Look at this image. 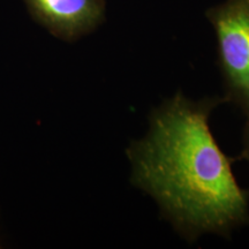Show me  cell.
Masks as SVG:
<instances>
[{
  "label": "cell",
  "instance_id": "277c9868",
  "mask_svg": "<svg viewBox=\"0 0 249 249\" xmlns=\"http://www.w3.org/2000/svg\"><path fill=\"white\" fill-rule=\"evenodd\" d=\"M241 157L249 163V116L247 117V123H246V127H245V130H244Z\"/></svg>",
  "mask_w": 249,
  "mask_h": 249
},
{
  "label": "cell",
  "instance_id": "6da1fadb",
  "mask_svg": "<svg viewBox=\"0 0 249 249\" xmlns=\"http://www.w3.org/2000/svg\"><path fill=\"white\" fill-rule=\"evenodd\" d=\"M222 102L176 93L152 112L147 134L127 149L132 182L191 240L249 224V192L239 186L209 126Z\"/></svg>",
  "mask_w": 249,
  "mask_h": 249
},
{
  "label": "cell",
  "instance_id": "7a4b0ae2",
  "mask_svg": "<svg viewBox=\"0 0 249 249\" xmlns=\"http://www.w3.org/2000/svg\"><path fill=\"white\" fill-rule=\"evenodd\" d=\"M217 39L226 97L249 116V0H225L207 12Z\"/></svg>",
  "mask_w": 249,
  "mask_h": 249
},
{
  "label": "cell",
  "instance_id": "3957f363",
  "mask_svg": "<svg viewBox=\"0 0 249 249\" xmlns=\"http://www.w3.org/2000/svg\"><path fill=\"white\" fill-rule=\"evenodd\" d=\"M33 18L52 35L73 42L105 20V0H24Z\"/></svg>",
  "mask_w": 249,
  "mask_h": 249
}]
</instances>
